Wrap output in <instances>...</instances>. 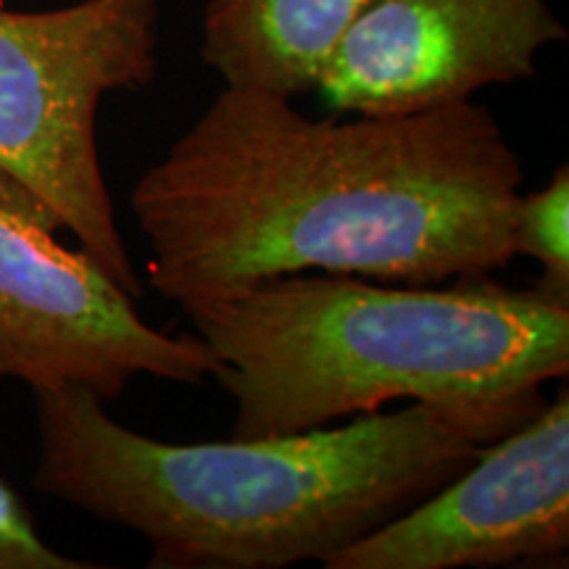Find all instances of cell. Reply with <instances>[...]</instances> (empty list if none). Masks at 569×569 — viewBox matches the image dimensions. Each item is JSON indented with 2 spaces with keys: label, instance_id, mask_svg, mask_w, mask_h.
<instances>
[{
  "label": "cell",
  "instance_id": "cell-1",
  "mask_svg": "<svg viewBox=\"0 0 569 569\" xmlns=\"http://www.w3.org/2000/svg\"><path fill=\"white\" fill-rule=\"evenodd\" d=\"M522 159L486 106L311 119L290 98L227 88L130 209L148 280L182 311L284 274L443 284L517 256Z\"/></svg>",
  "mask_w": 569,
  "mask_h": 569
},
{
  "label": "cell",
  "instance_id": "cell-2",
  "mask_svg": "<svg viewBox=\"0 0 569 569\" xmlns=\"http://www.w3.org/2000/svg\"><path fill=\"white\" fill-rule=\"evenodd\" d=\"M32 393L34 490L140 532L153 569L325 565L546 407L530 388L411 401L296 436L174 446L119 425L84 386Z\"/></svg>",
  "mask_w": 569,
  "mask_h": 569
},
{
  "label": "cell",
  "instance_id": "cell-3",
  "mask_svg": "<svg viewBox=\"0 0 569 569\" xmlns=\"http://www.w3.org/2000/svg\"><path fill=\"white\" fill-rule=\"evenodd\" d=\"M240 440L309 432L390 401L543 388L569 369V296L490 277L436 284L284 274L184 311Z\"/></svg>",
  "mask_w": 569,
  "mask_h": 569
},
{
  "label": "cell",
  "instance_id": "cell-4",
  "mask_svg": "<svg viewBox=\"0 0 569 569\" xmlns=\"http://www.w3.org/2000/svg\"><path fill=\"white\" fill-rule=\"evenodd\" d=\"M161 0H82L56 11L0 9V174L74 234L134 301V272L98 153V109L156 77Z\"/></svg>",
  "mask_w": 569,
  "mask_h": 569
},
{
  "label": "cell",
  "instance_id": "cell-5",
  "mask_svg": "<svg viewBox=\"0 0 569 569\" xmlns=\"http://www.w3.org/2000/svg\"><path fill=\"white\" fill-rule=\"evenodd\" d=\"M56 230L51 213L0 174V380L84 386L109 403L140 375L182 386L213 375L217 359L196 332L148 325L134 298Z\"/></svg>",
  "mask_w": 569,
  "mask_h": 569
},
{
  "label": "cell",
  "instance_id": "cell-6",
  "mask_svg": "<svg viewBox=\"0 0 569 569\" xmlns=\"http://www.w3.org/2000/svg\"><path fill=\"white\" fill-rule=\"evenodd\" d=\"M569 393L486 446L465 472L353 540L327 569H461L565 559Z\"/></svg>",
  "mask_w": 569,
  "mask_h": 569
},
{
  "label": "cell",
  "instance_id": "cell-7",
  "mask_svg": "<svg viewBox=\"0 0 569 569\" xmlns=\"http://www.w3.org/2000/svg\"><path fill=\"white\" fill-rule=\"evenodd\" d=\"M567 27L546 0H372L340 38L317 90L338 113H411L536 77Z\"/></svg>",
  "mask_w": 569,
  "mask_h": 569
},
{
  "label": "cell",
  "instance_id": "cell-8",
  "mask_svg": "<svg viewBox=\"0 0 569 569\" xmlns=\"http://www.w3.org/2000/svg\"><path fill=\"white\" fill-rule=\"evenodd\" d=\"M372 0H209L201 59L227 88L293 98L317 90L356 17Z\"/></svg>",
  "mask_w": 569,
  "mask_h": 569
},
{
  "label": "cell",
  "instance_id": "cell-9",
  "mask_svg": "<svg viewBox=\"0 0 569 569\" xmlns=\"http://www.w3.org/2000/svg\"><path fill=\"white\" fill-rule=\"evenodd\" d=\"M569 167H561L538 193L522 196L517 206L515 248L543 267L540 284L569 296Z\"/></svg>",
  "mask_w": 569,
  "mask_h": 569
},
{
  "label": "cell",
  "instance_id": "cell-10",
  "mask_svg": "<svg viewBox=\"0 0 569 569\" xmlns=\"http://www.w3.org/2000/svg\"><path fill=\"white\" fill-rule=\"evenodd\" d=\"M92 561L53 551L17 490L0 480V569H92Z\"/></svg>",
  "mask_w": 569,
  "mask_h": 569
}]
</instances>
